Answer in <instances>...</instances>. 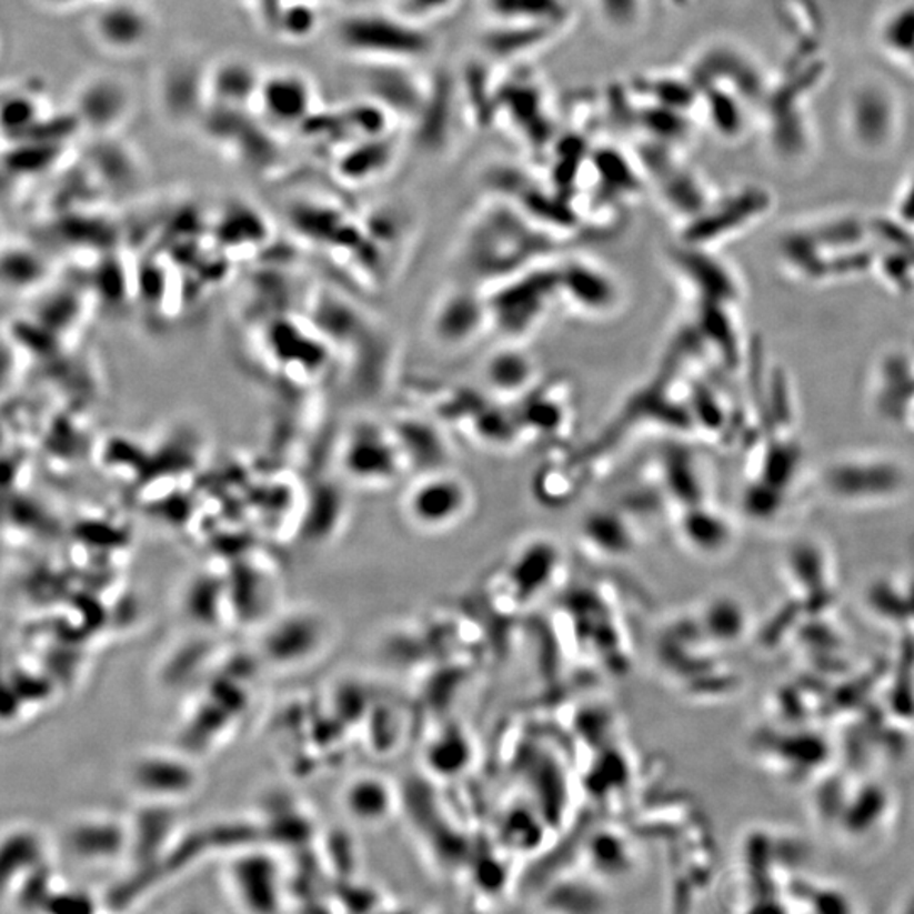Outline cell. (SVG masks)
Wrapping results in <instances>:
<instances>
[{
	"label": "cell",
	"mask_w": 914,
	"mask_h": 914,
	"mask_svg": "<svg viewBox=\"0 0 914 914\" xmlns=\"http://www.w3.org/2000/svg\"><path fill=\"white\" fill-rule=\"evenodd\" d=\"M339 47L364 60H410L428 50L424 32L402 18L380 12H354L338 26Z\"/></svg>",
	"instance_id": "obj_1"
},
{
	"label": "cell",
	"mask_w": 914,
	"mask_h": 914,
	"mask_svg": "<svg viewBox=\"0 0 914 914\" xmlns=\"http://www.w3.org/2000/svg\"><path fill=\"white\" fill-rule=\"evenodd\" d=\"M558 293H561L559 271H532L500 287L499 292L486 300L488 313L503 334L520 338L542 321Z\"/></svg>",
	"instance_id": "obj_2"
},
{
	"label": "cell",
	"mask_w": 914,
	"mask_h": 914,
	"mask_svg": "<svg viewBox=\"0 0 914 914\" xmlns=\"http://www.w3.org/2000/svg\"><path fill=\"white\" fill-rule=\"evenodd\" d=\"M93 43L118 57L147 50L157 34V18L143 0H103L90 19Z\"/></svg>",
	"instance_id": "obj_3"
},
{
	"label": "cell",
	"mask_w": 914,
	"mask_h": 914,
	"mask_svg": "<svg viewBox=\"0 0 914 914\" xmlns=\"http://www.w3.org/2000/svg\"><path fill=\"white\" fill-rule=\"evenodd\" d=\"M134 108L131 87L121 77L97 73L80 83L73 96L72 112L80 128L97 134L118 131Z\"/></svg>",
	"instance_id": "obj_4"
},
{
	"label": "cell",
	"mask_w": 914,
	"mask_h": 914,
	"mask_svg": "<svg viewBox=\"0 0 914 914\" xmlns=\"http://www.w3.org/2000/svg\"><path fill=\"white\" fill-rule=\"evenodd\" d=\"M470 500V488L463 480L435 471L410 490L406 513L422 529L444 531L463 519Z\"/></svg>",
	"instance_id": "obj_5"
},
{
	"label": "cell",
	"mask_w": 914,
	"mask_h": 914,
	"mask_svg": "<svg viewBox=\"0 0 914 914\" xmlns=\"http://www.w3.org/2000/svg\"><path fill=\"white\" fill-rule=\"evenodd\" d=\"M229 894L242 914H278L281 911L280 867L264 854H245L228 868Z\"/></svg>",
	"instance_id": "obj_6"
},
{
	"label": "cell",
	"mask_w": 914,
	"mask_h": 914,
	"mask_svg": "<svg viewBox=\"0 0 914 914\" xmlns=\"http://www.w3.org/2000/svg\"><path fill=\"white\" fill-rule=\"evenodd\" d=\"M209 68L195 60H177L158 83L161 108L171 119L197 118L210 108Z\"/></svg>",
	"instance_id": "obj_7"
},
{
	"label": "cell",
	"mask_w": 914,
	"mask_h": 914,
	"mask_svg": "<svg viewBox=\"0 0 914 914\" xmlns=\"http://www.w3.org/2000/svg\"><path fill=\"white\" fill-rule=\"evenodd\" d=\"M399 442L393 434L373 425H363L349 435L345 444L344 466L351 476L361 481L392 480L400 468Z\"/></svg>",
	"instance_id": "obj_8"
},
{
	"label": "cell",
	"mask_w": 914,
	"mask_h": 914,
	"mask_svg": "<svg viewBox=\"0 0 914 914\" xmlns=\"http://www.w3.org/2000/svg\"><path fill=\"white\" fill-rule=\"evenodd\" d=\"M257 106L273 124H302L312 115V82L302 73L287 70L263 77Z\"/></svg>",
	"instance_id": "obj_9"
},
{
	"label": "cell",
	"mask_w": 914,
	"mask_h": 914,
	"mask_svg": "<svg viewBox=\"0 0 914 914\" xmlns=\"http://www.w3.org/2000/svg\"><path fill=\"white\" fill-rule=\"evenodd\" d=\"M70 855L83 864H106L124 852L128 828L111 816H83L64 833Z\"/></svg>",
	"instance_id": "obj_10"
},
{
	"label": "cell",
	"mask_w": 914,
	"mask_h": 914,
	"mask_svg": "<svg viewBox=\"0 0 914 914\" xmlns=\"http://www.w3.org/2000/svg\"><path fill=\"white\" fill-rule=\"evenodd\" d=\"M163 780V797L179 796L192 791L193 776L185 759H177L167 752H148L131 765V784L139 793L160 796Z\"/></svg>",
	"instance_id": "obj_11"
},
{
	"label": "cell",
	"mask_w": 914,
	"mask_h": 914,
	"mask_svg": "<svg viewBox=\"0 0 914 914\" xmlns=\"http://www.w3.org/2000/svg\"><path fill=\"white\" fill-rule=\"evenodd\" d=\"M561 293L586 312H609L619 302V289L602 268L590 263H571L559 271Z\"/></svg>",
	"instance_id": "obj_12"
},
{
	"label": "cell",
	"mask_w": 914,
	"mask_h": 914,
	"mask_svg": "<svg viewBox=\"0 0 914 914\" xmlns=\"http://www.w3.org/2000/svg\"><path fill=\"white\" fill-rule=\"evenodd\" d=\"M490 318L488 303L473 293L458 292L445 297L434 315L435 338L444 344L458 345L471 341Z\"/></svg>",
	"instance_id": "obj_13"
},
{
	"label": "cell",
	"mask_w": 914,
	"mask_h": 914,
	"mask_svg": "<svg viewBox=\"0 0 914 914\" xmlns=\"http://www.w3.org/2000/svg\"><path fill=\"white\" fill-rule=\"evenodd\" d=\"M534 376V364L519 351H502L486 364V381L502 395H515Z\"/></svg>",
	"instance_id": "obj_14"
},
{
	"label": "cell",
	"mask_w": 914,
	"mask_h": 914,
	"mask_svg": "<svg viewBox=\"0 0 914 914\" xmlns=\"http://www.w3.org/2000/svg\"><path fill=\"white\" fill-rule=\"evenodd\" d=\"M384 794L383 784L370 777L351 781L344 791V804L351 815L360 820H374L383 815L384 801L373 797Z\"/></svg>",
	"instance_id": "obj_15"
},
{
	"label": "cell",
	"mask_w": 914,
	"mask_h": 914,
	"mask_svg": "<svg viewBox=\"0 0 914 914\" xmlns=\"http://www.w3.org/2000/svg\"><path fill=\"white\" fill-rule=\"evenodd\" d=\"M597 12L616 31L634 29L637 24L641 0H594Z\"/></svg>",
	"instance_id": "obj_16"
},
{
	"label": "cell",
	"mask_w": 914,
	"mask_h": 914,
	"mask_svg": "<svg viewBox=\"0 0 914 914\" xmlns=\"http://www.w3.org/2000/svg\"><path fill=\"white\" fill-rule=\"evenodd\" d=\"M38 2L51 11H67V9L70 11V9L86 4L87 0H38Z\"/></svg>",
	"instance_id": "obj_17"
}]
</instances>
